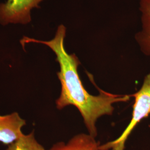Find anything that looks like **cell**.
<instances>
[{"label":"cell","instance_id":"7","mask_svg":"<svg viewBox=\"0 0 150 150\" xmlns=\"http://www.w3.org/2000/svg\"><path fill=\"white\" fill-rule=\"evenodd\" d=\"M6 150H46L35 137L33 132L23 134L20 139L10 145Z\"/></svg>","mask_w":150,"mask_h":150},{"label":"cell","instance_id":"2","mask_svg":"<svg viewBox=\"0 0 150 150\" xmlns=\"http://www.w3.org/2000/svg\"><path fill=\"white\" fill-rule=\"evenodd\" d=\"M134 98L132 118L127 127L117 139L101 145L100 150H125V144L136 126L150 114V74L144 79L139 90L131 95Z\"/></svg>","mask_w":150,"mask_h":150},{"label":"cell","instance_id":"1","mask_svg":"<svg viewBox=\"0 0 150 150\" xmlns=\"http://www.w3.org/2000/svg\"><path fill=\"white\" fill-rule=\"evenodd\" d=\"M66 33V27L61 25L51 40L42 41L24 37L22 39V45L41 43L54 51L59 64L60 70L57 75L61 85V94L56 102L57 108L61 110L69 105L76 107L83 118L89 134L95 137L97 134V119L103 115H112L113 105L128 101L131 95H115L101 90H99V95H90L84 87L78 73L80 60L75 54H68L64 48Z\"/></svg>","mask_w":150,"mask_h":150},{"label":"cell","instance_id":"4","mask_svg":"<svg viewBox=\"0 0 150 150\" xmlns=\"http://www.w3.org/2000/svg\"><path fill=\"white\" fill-rule=\"evenodd\" d=\"M25 125L18 113L0 115V142L6 145L13 143L24 134L22 129Z\"/></svg>","mask_w":150,"mask_h":150},{"label":"cell","instance_id":"3","mask_svg":"<svg viewBox=\"0 0 150 150\" xmlns=\"http://www.w3.org/2000/svg\"><path fill=\"white\" fill-rule=\"evenodd\" d=\"M44 0H7L0 4V23L27 24L31 21V11Z\"/></svg>","mask_w":150,"mask_h":150},{"label":"cell","instance_id":"6","mask_svg":"<svg viewBox=\"0 0 150 150\" xmlns=\"http://www.w3.org/2000/svg\"><path fill=\"white\" fill-rule=\"evenodd\" d=\"M90 134H76L67 142H57L49 150H100V144Z\"/></svg>","mask_w":150,"mask_h":150},{"label":"cell","instance_id":"5","mask_svg":"<svg viewBox=\"0 0 150 150\" xmlns=\"http://www.w3.org/2000/svg\"><path fill=\"white\" fill-rule=\"evenodd\" d=\"M141 13V29L135 35V40L141 51L150 56V0H139Z\"/></svg>","mask_w":150,"mask_h":150}]
</instances>
